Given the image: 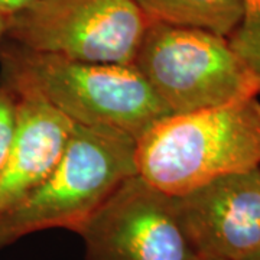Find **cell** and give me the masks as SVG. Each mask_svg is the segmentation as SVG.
<instances>
[{
	"label": "cell",
	"instance_id": "7c38bea8",
	"mask_svg": "<svg viewBox=\"0 0 260 260\" xmlns=\"http://www.w3.org/2000/svg\"><path fill=\"white\" fill-rule=\"evenodd\" d=\"M10 15H6L5 12L0 10V44L6 39V32H8V25H9Z\"/></svg>",
	"mask_w": 260,
	"mask_h": 260
},
{
	"label": "cell",
	"instance_id": "6da1fadb",
	"mask_svg": "<svg viewBox=\"0 0 260 260\" xmlns=\"http://www.w3.org/2000/svg\"><path fill=\"white\" fill-rule=\"evenodd\" d=\"M0 84L34 95L75 124L106 126L136 140L172 113L133 64H104L42 52L5 39Z\"/></svg>",
	"mask_w": 260,
	"mask_h": 260
},
{
	"label": "cell",
	"instance_id": "30bf717a",
	"mask_svg": "<svg viewBox=\"0 0 260 260\" xmlns=\"http://www.w3.org/2000/svg\"><path fill=\"white\" fill-rule=\"evenodd\" d=\"M18 99L3 84H0V172L9 156L10 146L16 129Z\"/></svg>",
	"mask_w": 260,
	"mask_h": 260
},
{
	"label": "cell",
	"instance_id": "5b68a950",
	"mask_svg": "<svg viewBox=\"0 0 260 260\" xmlns=\"http://www.w3.org/2000/svg\"><path fill=\"white\" fill-rule=\"evenodd\" d=\"M149 23L133 0H35L10 16L6 39L81 61L133 64Z\"/></svg>",
	"mask_w": 260,
	"mask_h": 260
},
{
	"label": "cell",
	"instance_id": "9c48e42d",
	"mask_svg": "<svg viewBox=\"0 0 260 260\" xmlns=\"http://www.w3.org/2000/svg\"><path fill=\"white\" fill-rule=\"evenodd\" d=\"M155 23L210 30L229 38L242 22L243 0H133Z\"/></svg>",
	"mask_w": 260,
	"mask_h": 260
},
{
	"label": "cell",
	"instance_id": "3957f363",
	"mask_svg": "<svg viewBox=\"0 0 260 260\" xmlns=\"http://www.w3.org/2000/svg\"><path fill=\"white\" fill-rule=\"evenodd\" d=\"M138 175L136 138L106 126L75 124L55 168L0 214V249L32 233L78 232L117 188Z\"/></svg>",
	"mask_w": 260,
	"mask_h": 260
},
{
	"label": "cell",
	"instance_id": "277c9868",
	"mask_svg": "<svg viewBox=\"0 0 260 260\" xmlns=\"http://www.w3.org/2000/svg\"><path fill=\"white\" fill-rule=\"evenodd\" d=\"M133 65L172 114L227 106L260 94V80L229 39L150 22Z\"/></svg>",
	"mask_w": 260,
	"mask_h": 260
},
{
	"label": "cell",
	"instance_id": "4fadbf2b",
	"mask_svg": "<svg viewBox=\"0 0 260 260\" xmlns=\"http://www.w3.org/2000/svg\"><path fill=\"white\" fill-rule=\"evenodd\" d=\"M244 260H260V249L257 251H254L253 254H250L249 257H246Z\"/></svg>",
	"mask_w": 260,
	"mask_h": 260
},
{
	"label": "cell",
	"instance_id": "7a4b0ae2",
	"mask_svg": "<svg viewBox=\"0 0 260 260\" xmlns=\"http://www.w3.org/2000/svg\"><path fill=\"white\" fill-rule=\"evenodd\" d=\"M138 175L169 197L260 167L257 97L169 114L136 140Z\"/></svg>",
	"mask_w": 260,
	"mask_h": 260
},
{
	"label": "cell",
	"instance_id": "52a82bcc",
	"mask_svg": "<svg viewBox=\"0 0 260 260\" xmlns=\"http://www.w3.org/2000/svg\"><path fill=\"white\" fill-rule=\"evenodd\" d=\"M188 242L205 260H244L260 249V167L171 197Z\"/></svg>",
	"mask_w": 260,
	"mask_h": 260
},
{
	"label": "cell",
	"instance_id": "8fae6325",
	"mask_svg": "<svg viewBox=\"0 0 260 260\" xmlns=\"http://www.w3.org/2000/svg\"><path fill=\"white\" fill-rule=\"evenodd\" d=\"M35 0H0V10L6 15H15L19 10L25 9Z\"/></svg>",
	"mask_w": 260,
	"mask_h": 260
},
{
	"label": "cell",
	"instance_id": "8992f818",
	"mask_svg": "<svg viewBox=\"0 0 260 260\" xmlns=\"http://www.w3.org/2000/svg\"><path fill=\"white\" fill-rule=\"evenodd\" d=\"M87 260H205L188 242L172 198L129 178L78 232Z\"/></svg>",
	"mask_w": 260,
	"mask_h": 260
},
{
	"label": "cell",
	"instance_id": "ba28073f",
	"mask_svg": "<svg viewBox=\"0 0 260 260\" xmlns=\"http://www.w3.org/2000/svg\"><path fill=\"white\" fill-rule=\"evenodd\" d=\"M16 99L15 136L0 172V214L18 204L51 174L74 129L73 121L44 100L34 95Z\"/></svg>",
	"mask_w": 260,
	"mask_h": 260
}]
</instances>
